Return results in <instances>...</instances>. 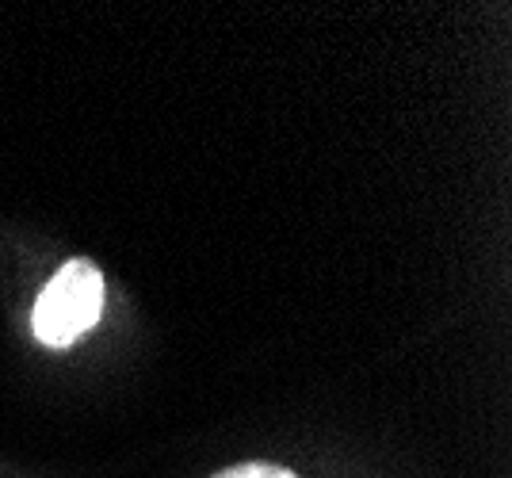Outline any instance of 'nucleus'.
Segmentation results:
<instances>
[{
    "label": "nucleus",
    "instance_id": "1",
    "mask_svg": "<svg viewBox=\"0 0 512 478\" xmlns=\"http://www.w3.org/2000/svg\"><path fill=\"white\" fill-rule=\"evenodd\" d=\"M104 310V276L92 261H69L58 268V276L46 283L31 326L35 337L50 348L73 345L100 322Z\"/></svg>",
    "mask_w": 512,
    "mask_h": 478
},
{
    "label": "nucleus",
    "instance_id": "2",
    "mask_svg": "<svg viewBox=\"0 0 512 478\" xmlns=\"http://www.w3.org/2000/svg\"><path fill=\"white\" fill-rule=\"evenodd\" d=\"M214 478H299L287 467H276V463H241V467H230V471H218Z\"/></svg>",
    "mask_w": 512,
    "mask_h": 478
}]
</instances>
